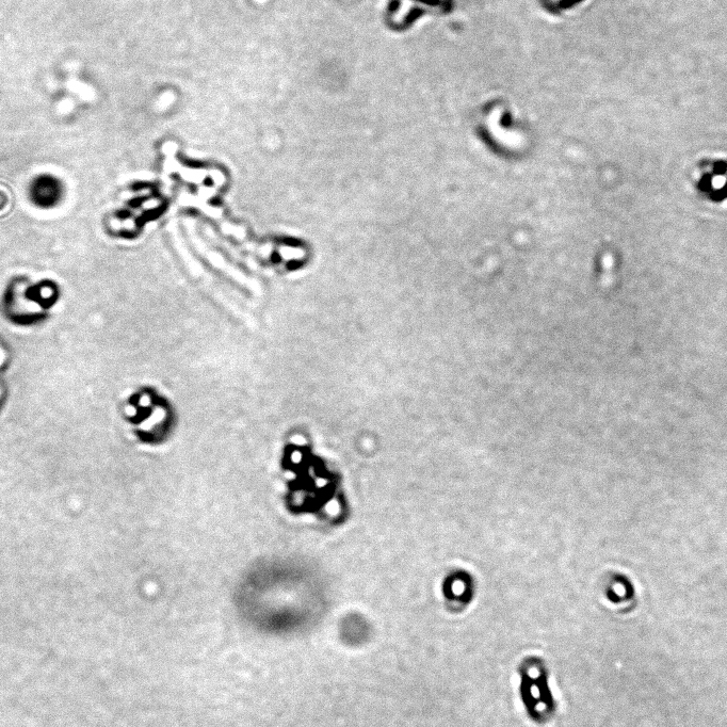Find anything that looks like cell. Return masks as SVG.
Returning <instances> with one entry per match:
<instances>
[{
	"label": "cell",
	"mask_w": 727,
	"mask_h": 727,
	"mask_svg": "<svg viewBox=\"0 0 727 727\" xmlns=\"http://www.w3.org/2000/svg\"><path fill=\"white\" fill-rule=\"evenodd\" d=\"M697 189L708 200L721 202L727 199V165L715 164L701 169Z\"/></svg>",
	"instance_id": "obj_1"
},
{
	"label": "cell",
	"mask_w": 727,
	"mask_h": 727,
	"mask_svg": "<svg viewBox=\"0 0 727 727\" xmlns=\"http://www.w3.org/2000/svg\"><path fill=\"white\" fill-rule=\"evenodd\" d=\"M30 196L38 206L51 207L58 203L61 197L59 182L50 176H41L31 185Z\"/></svg>",
	"instance_id": "obj_2"
}]
</instances>
